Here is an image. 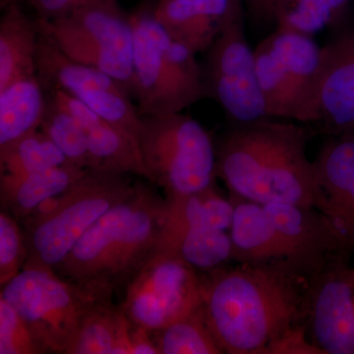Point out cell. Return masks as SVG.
Segmentation results:
<instances>
[{
    "mask_svg": "<svg viewBox=\"0 0 354 354\" xmlns=\"http://www.w3.org/2000/svg\"><path fill=\"white\" fill-rule=\"evenodd\" d=\"M309 279L279 265L202 272L201 308L227 354H319L306 334Z\"/></svg>",
    "mask_w": 354,
    "mask_h": 354,
    "instance_id": "cell-1",
    "label": "cell"
},
{
    "mask_svg": "<svg viewBox=\"0 0 354 354\" xmlns=\"http://www.w3.org/2000/svg\"><path fill=\"white\" fill-rule=\"evenodd\" d=\"M314 134L307 125L279 118L234 123L216 146V176L230 196L316 209L318 183L307 153Z\"/></svg>",
    "mask_w": 354,
    "mask_h": 354,
    "instance_id": "cell-2",
    "label": "cell"
},
{
    "mask_svg": "<svg viewBox=\"0 0 354 354\" xmlns=\"http://www.w3.org/2000/svg\"><path fill=\"white\" fill-rule=\"evenodd\" d=\"M140 177L134 190L83 235L53 271L101 302L113 301L156 252L167 211L153 184Z\"/></svg>",
    "mask_w": 354,
    "mask_h": 354,
    "instance_id": "cell-3",
    "label": "cell"
},
{
    "mask_svg": "<svg viewBox=\"0 0 354 354\" xmlns=\"http://www.w3.org/2000/svg\"><path fill=\"white\" fill-rule=\"evenodd\" d=\"M132 174L88 169L62 194L41 203L24 223L23 269L55 270L104 213L134 190Z\"/></svg>",
    "mask_w": 354,
    "mask_h": 354,
    "instance_id": "cell-4",
    "label": "cell"
},
{
    "mask_svg": "<svg viewBox=\"0 0 354 354\" xmlns=\"http://www.w3.org/2000/svg\"><path fill=\"white\" fill-rule=\"evenodd\" d=\"M133 28L132 95L141 116L183 113L206 95L196 55L174 41L153 11L130 14Z\"/></svg>",
    "mask_w": 354,
    "mask_h": 354,
    "instance_id": "cell-5",
    "label": "cell"
},
{
    "mask_svg": "<svg viewBox=\"0 0 354 354\" xmlns=\"http://www.w3.org/2000/svg\"><path fill=\"white\" fill-rule=\"evenodd\" d=\"M140 153L148 181L165 197L215 186L216 149L201 123L183 113L142 116Z\"/></svg>",
    "mask_w": 354,
    "mask_h": 354,
    "instance_id": "cell-6",
    "label": "cell"
},
{
    "mask_svg": "<svg viewBox=\"0 0 354 354\" xmlns=\"http://www.w3.org/2000/svg\"><path fill=\"white\" fill-rule=\"evenodd\" d=\"M0 297L18 312L43 354L66 353L86 317L104 304L50 269H23L1 286Z\"/></svg>",
    "mask_w": 354,
    "mask_h": 354,
    "instance_id": "cell-7",
    "label": "cell"
},
{
    "mask_svg": "<svg viewBox=\"0 0 354 354\" xmlns=\"http://www.w3.org/2000/svg\"><path fill=\"white\" fill-rule=\"evenodd\" d=\"M39 32L78 64L109 74L131 92L133 28L118 3L77 9L55 19L36 18Z\"/></svg>",
    "mask_w": 354,
    "mask_h": 354,
    "instance_id": "cell-8",
    "label": "cell"
},
{
    "mask_svg": "<svg viewBox=\"0 0 354 354\" xmlns=\"http://www.w3.org/2000/svg\"><path fill=\"white\" fill-rule=\"evenodd\" d=\"M120 305L130 321L153 332L192 313L202 301V272L179 256L156 250L124 286Z\"/></svg>",
    "mask_w": 354,
    "mask_h": 354,
    "instance_id": "cell-9",
    "label": "cell"
},
{
    "mask_svg": "<svg viewBox=\"0 0 354 354\" xmlns=\"http://www.w3.org/2000/svg\"><path fill=\"white\" fill-rule=\"evenodd\" d=\"M268 118L298 120L321 58L314 37L277 27L254 50Z\"/></svg>",
    "mask_w": 354,
    "mask_h": 354,
    "instance_id": "cell-10",
    "label": "cell"
},
{
    "mask_svg": "<svg viewBox=\"0 0 354 354\" xmlns=\"http://www.w3.org/2000/svg\"><path fill=\"white\" fill-rule=\"evenodd\" d=\"M206 53L203 70L206 95L213 97L234 123L268 118L254 50L244 31L243 9L232 14Z\"/></svg>",
    "mask_w": 354,
    "mask_h": 354,
    "instance_id": "cell-11",
    "label": "cell"
},
{
    "mask_svg": "<svg viewBox=\"0 0 354 354\" xmlns=\"http://www.w3.org/2000/svg\"><path fill=\"white\" fill-rule=\"evenodd\" d=\"M342 22L321 46L315 80L297 120L327 137L354 133V23Z\"/></svg>",
    "mask_w": 354,
    "mask_h": 354,
    "instance_id": "cell-12",
    "label": "cell"
},
{
    "mask_svg": "<svg viewBox=\"0 0 354 354\" xmlns=\"http://www.w3.org/2000/svg\"><path fill=\"white\" fill-rule=\"evenodd\" d=\"M337 258L310 277L306 334L321 354H354V267Z\"/></svg>",
    "mask_w": 354,
    "mask_h": 354,
    "instance_id": "cell-13",
    "label": "cell"
},
{
    "mask_svg": "<svg viewBox=\"0 0 354 354\" xmlns=\"http://www.w3.org/2000/svg\"><path fill=\"white\" fill-rule=\"evenodd\" d=\"M316 209L328 218L344 250L354 252V133L329 136L314 158Z\"/></svg>",
    "mask_w": 354,
    "mask_h": 354,
    "instance_id": "cell-14",
    "label": "cell"
},
{
    "mask_svg": "<svg viewBox=\"0 0 354 354\" xmlns=\"http://www.w3.org/2000/svg\"><path fill=\"white\" fill-rule=\"evenodd\" d=\"M262 206L306 278L337 258L351 259L332 223L318 209L281 203Z\"/></svg>",
    "mask_w": 354,
    "mask_h": 354,
    "instance_id": "cell-15",
    "label": "cell"
},
{
    "mask_svg": "<svg viewBox=\"0 0 354 354\" xmlns=\"http://www.w3.org/2000/svg\"><path fill=\"white\" fill-rule=\"evenodd\" d=\"M242 3L234 0H160L153 16L174 41L206 53Z\"/></svg>",
    "mask_w": 354,
    "mask_h": 354,
    "instance_id": "cell-16",
    "label": "cell"
},
{
    "mask_svg": "<svg viewBox=\"0 0 354 354\" xmlns=\"http://www.w3.org/2000/svg\"><path fill=\"white\" fill-rule=\"evenodd\" d=\"M230 199L234 205L230 228L232 260L239 264L285 266L302 274L290 247L268 218L262 205L230 195Z\"/></svg>",
    "mask_w": 354,
    "mask_h": 354,
    "instance_id": "cell-17",
    "label": "cell"
},
{
    "mask_svg": "<svg viewBox=\"0 0 354 354\" xmlns=\"http://www.w3.org/2000/svg\"><path fill=\"white\" fill-rule=\"evenodd\" d=\"M50 97L78 121L100 169L129 174L148 180L141 155L120 130L65 91H51Z\"/></svg>",
    "mask_w": 354,
    "mask_h": 354,
    "instance_id": "cell-18",
    "label": "cell"
},
{
    "mask_svg": "<svg viewBox=\"0 0 354 354\" xmlns=\"http://www.w3.org/2000/svg\"><path fill=\"white\" fill-rule=\"evenodd\" d=\"M39 32L15 1L4 8L0 19V90L17 79L37 75Z\"/></svg>",
    "mask_w": 354,
    "mask_h": 354,
    "instance_id": "cell-19",
    "label": "cell"
},
{
    "mask_svg": "<svg viewBox=\"0 0 354 354\" xmlns=\"http://www.w3.org/2000/svg\"><path fill=\"white\" fill-rule=\"evenodd\" d=\"M88 171L67 162L16 180L0 181L2 211L24 221L41 203L64 193Z\"/></svg>",
    "mask_w": 354,
    "mask_h": 354,
    "instance_id": "cell-20",
    "label": "cell"
},
{
    "mask_svg": "<svg viewBox=\"0 0 354 354\" xmlns=\"http://www.w3.org/2000/svg\"><path fill=\"white\" fill-rule=\"evenodd\" d=\"M46 106L38 75L17 79L0 90V152L39 129Z\"/></svg>",
    "mask_w": 354,
    "mask_h": 354,
    "instance_id": "cell-21",
    "label": "cell"
},
{
    "mask_svg": "<svg viewBox=\"0 0 354 354\" xmlns=\"http://www.w3.org/2000/svg\"><path fill=\"white\" fill-rule=\"evenodd\" d=\"M136 325L113 302L88 314L65 354H131Z\"/></svg>",
    "mask_w": 354,
    "mask_h": 354,
    "instance_id": "cell-22",
    "label": "cell"
},
{
    "mask_svg": "<svg viewBox=\"0 0 354 354\" xmlns=\"http://www.w3.org/2000/svg\"><path fill=\"white\" fill-rule=\"evenodd\" d=\"M158 250L167 251L200 272H208L232 260L230 232L212 227H185L162 232Z\"/></svg>",
    "mask_w": 354,
    "mask_h": 354,
    "instance_id": "cell-23",
    "label": "cell"
},
{
    "mask_svg": "<svg viewBox=\"0 0 354 354\" xmlns=\"http://www.w3.org/2000/svg\"><path fill=\"white\" fill-rule=\"evenodd\" d=\"M167 211L162 232L185 227H212L230 230L234 205L216 190L215 186L188 195L165 197Z\"/></svg>",
    "mask_w": 354,
    "mask_h": 354,
    "instance_id": "cell-24",
    "label": "cell"
},
{
    "mask_svg": "<svg viewBox=\"0 0 354 354\" xmlns=\"http://www.w3.org/2000/svg\"><path fill=\"white\" fill-rule=\"evenodd\" d=\"M353 0H274L277 27L314 37L344 21Z\"/></svg>",
    "mask_w": 354,
    "mask_h": 354,
    "instance_id": "cell-25",
    "label": "cell"
},
{
    "mask_svg": "<svg viewBox=\"0 0 354 354\" xmlns=\"http://www.w3.org/2000/svg\"><path fill=\"white\" fill-rule=\"evenodd\" d=\"M67 162L57 146L39 129L0 152V181L16 180Z\"/></svg>",
    "mask_w": 354,
    "mask_h": 354,
    "instance_id": "cell-26",
    "label": "cell"
},
{
    "mask_svg": "<svg viewBox=\"0 0 354 354\" xmlns=\"http://www.w3.org/2000/svg\"><path fill=\"white\" fill-rule=\"evenodd\" d=\"M160 354H223L205 319L201 305L192 313L150 332Z\"/></svg>",
    "mask_w": 354,
    "mask_h": 354,
    "instance_id": "cell-27",
    "label": "cell"
},
{
    "mask_svg": "<svg viewBox=\"0 0 354 354\" xmlns=\"http://www.w3.org/2000/svg\"><path fill=\"white\" fill-rule=\"evenodd\" d=\"M39 130L57 146L71 164L83 169H100L78 121L50 97L46 99Z\"/></svg>",
    "mask_w": 354,
    "mask_h": 354,
    "instance_id": "cell-28",
    "label": "cell"
},
{
    "mask_svg": "<svg viewBox=\"0 0 354 354\" xmlns=\"http://www.w3.org/2000/svg\"><path fill=\"white\" fill-rule=\"evenodd\" d=\"M24 232L19 221L6 211L0 213V286H4L23 270L27 259Z\"/></svg>",
    "mask_w": 354,
    "mask_h": 354,
    "instance_id": "cell-29",
    "label": "cell"
},
{
    "mask_svg": "<svg viewBox=\"0 0 354 354\" xmlns=\"http://www.w3.org/2000/svg\"><path fill=\"white\" fill-rule=\"evenodd\" d=\"M0 354H43L15 308L0 297Z\"/></svg>",
    "mask_w": 354,
    "mask_h": 354,
    "instance_id": "cell-30",
    "label": "cell"
},
{
    "mask_svg": "<svg viewBox=\"0 0 354 354\" xmlns=\"http://www.w3.org/2000/svg\"><path fill=\"white\" fill-rule=\"evenodd\" d=\"M39 18L55 19L68 15L77 9L97 4L118 3V0H30Z\"/></svg>",
    "mask_w": 354,
    "mask_h": 354,
    "instance_id": "cell-31",
    "label": "cell"
},
{
    "mask_svg": "<svg viewBox=\"0 0 354 354\" xmlns=\"http://www.w3.org/2000/svg\"><path fill=\"white\" fill-rule=\"evenodd\" d=\"M247 16L258 27H269L274 23V0H244Z\"/></svg>",
    "mask_w": 354,
    "mask_h": 354,
    "instance_id": "cell-32",
    "label": "cell"
},
{
    "mask_svg": "<svg viewBox=\"0 0 354 354\" xmlns=\"http://www.w3.org/2000/svg\"><path fill=\"white\" fill-rule=\"evenodd\" d=\"M235 2H237V3H242V0H234Z\"/></svg>",
    "mask_w": 354,
    "mask_h": 354,
    "instance_id": "cell-33",
    "label": "cell"
}]
</instances>
